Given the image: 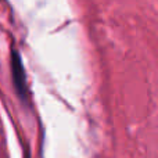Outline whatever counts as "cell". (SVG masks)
I'll list each match as a JSON object with an SVG mask.
<instances>
[{
  "label": "cell",
  "instance_id": "obj_1",
  "mask_svg": "<svg viewBox=\"0 0 158 158\" xmlns=\"http://www.w3.org/2000/svg\"><path fill=\"white\" fill-rule=\"evenodd\" d=\"M11 75H13L14 87H15L19 98L22 101H27L28 89H27V79H25L24 65H22L21 57H19V54L15 50L11 53Z\"/></svg>",
  "mask_w": 158,
  "mask_h": 158
}]
</instances>
